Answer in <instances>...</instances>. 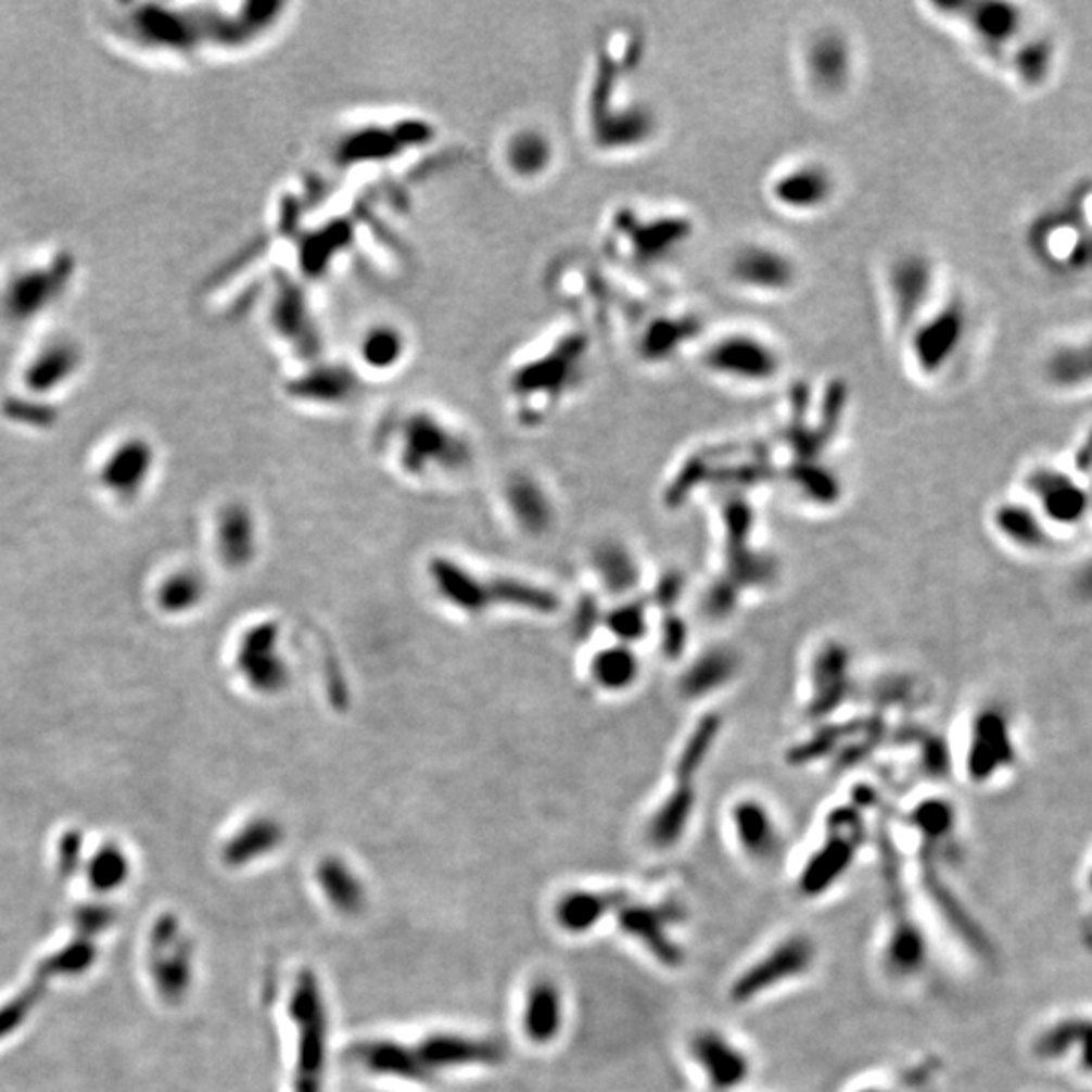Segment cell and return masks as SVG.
I'll return each instance as SVG.
<instances>
[{
  "label": "cell",
  "instance_id": "cell-11",
  "mask_svg": "<svg viewBox=\"0 0 1092 1092\" xmlns=\"http://www.w3.org/2000/svg\"><path fill=\"white\" fill-rule=\"evenodd\" d=\"M932 9L943 21L965 30L972 45L991 58H1000L1007 51L1024 27L1021 9L1010 2H941Z\"/></svg>",
  "mask_w": 1092,
  "mask_h": 1092
},
{
  "label": "cell",
  "instance_id": "cell-12",
  "mask_svg": "<svg viewBox=\"0 0 1092 1092\" xmlns=\"http://www.w3.org/2000/svg\"><path fill=\"white\" fill-rule=\"evenodd\" d=\"M690 1063L698 1068L712 1092H737L753 1075V1061L747 1049L716 1028H702L688 1040Z\"/></svg>",
  "mask_w": 1092,
  "mask_h": 1092
},
{
  "label": "cell",
  "instance_id": "cell-28",
  "mask_svg": "<svg viewBox=\"0 0 1092 1092\" xmlns=\"http://www.w3.org/2000/svg\"><path fill=\"white\" fill-rule=\"evenodd\" d=\"M635 658L625 650H611L597 653L593 660V678L606 688H623L634 682Z\"/></svg>",
  "mask_w": 1092,
  "mask_h": 1092
},
{
  "label": "cell",
  "instance_id": "cell-31",
  "mask_svg": "<svg viewBox=\"0 0 1092 1092\" xmlns=\"http://www.w3.org/2000/svg\"><path fill=\"white\" fill-rule=\"evenodd\" d=\"M856 1092H899L886 1084H872V1087H864V1089H858Z\"/></svg>",
  "mask_w": 1092,
  "mask_h": 1092
},
{
  "label": "cell",
  "instance_id": "cell-8",
  "mask_svg": "<svg viewBox=\"0 0 1092 1092\" xmlns=\"http://www.w3.org/2000/svg\"><path fill=\"white\" fill-rule=\"evenodd\" d=\"M765 199L775 213L812 219L834 205L840 182L831 166L813 156H796L777 164L765 180Z\"/></svg>",
  "mask_w": 1092,
  "mask_h": 1092
},
{
  "label": "cell",
  "instance_id": "cell-20",
  "mask_svg": "<svg viewBox=\"0 0 1092 1092\" xmlns=\"http://www.w3.org/2000/svg\"><path fill=\"white\" fill-rule=\"evenodd\" d=\"M429 571L433 585L442 593L443 599L461 611L480 613L492 606L490 581L478 579L458 562L437 559L431 562Z\"/></svg>",
  "mask_w": 1092,
  "mask_h": 1092
},
{
  "label": "cell",
  "instance_id": "cell-29",
  "mask_svg": "<svg viewBox=\"0 0 1092 1092\" xmlns=\"http://www.w3.org/2000/svg\"><path fill=\"white\" fill-rule=\"evenodd\" d=\"M1000 529L1019 545L1038 546L1042 543V524L1026 508H1002Z\"/></svg>",
  "mask_w": 1092,
  "mask_h": 1092
},
{
  "label": "cell",
  "instance_id": "cell-1",
  "mask_svg": "<svg viewBox=\"0 0 1092 1092\" xmlns=\"http://www.w3.org/2000/svg\"><path fill=\"white\" fill-rule=\"evenodd\" d=\"M642 45V35L630 27L609 30L597 45L585 91V128L591 147L601 154L642 150L658 134L653 110L632 89Z\"/></svg>",
  "mask_w": 1092,
  "mask_h": 1092
},
{
  "label": "cell",
  "instance_id": "cell-27",
  "mask_svg": "<svg viewBox=\"0 0 1092 1092\" xmlns=\"http://www.w3.org/2000/svg\"><path fill=\"white\" fill-rule=\"evenodd\" d=\"M508 503L520 524L529 531H543L548 524L550 506L545 492L529 478H517L508 487Z\"/></svg>",
  "mask_w": 1092,
  "mask_h": 1092
},
{
  "label": "cell",
  "instance_id": "cell-23",
  "mask_svg": "<svg viewBox=\"0 0 1092 1092\" xmlns=\"http://www.w3.org/2000/svg\"><path fill=\"white\" fill-rule=\"evenodd\" d=\"M623 897L613 892H595V890H579L567 894L557 909V916L562 929L571 932H585L593 929L599 920L609 913L620 909Z\"/></svg>",
  "mask_w": 1092,
  "mask_h": 1092
},
{
  "label": "cell",
  "instance_id": "cell-18",
  "mask_svg": "<svg viewBox=\"0 0 1092 1092\" xmlns=\"http://www.w3.org/2000/svg\"><path fill=\"white\" fill-rule=\"evenodd\" d=\"M152 464L154 452L147 442L132 440L122 443L102 466V484L119 500H132L147 486Z\"/></svg>",
  "mask_w": 1092,
  "mask_h": 1092
},
{
  "label": "cell",
  "instance_id": "cell-25",
  "mask_svg": "<svg viewBox=\"0 0 1092 1092\" xmlns=\"http://www.w3.org/2000/svg\"><path fill=\"white\" fill-rule=\"evenodd\" d=\"M562 1024L561 995L557 988L548 981L538 983L529 995L526 1007V1028L532 1040L548 1042L553 1040Z\"/></svg>",
  "mask_w": 1092,
  "mask_h": 1092
},
{
  "label": "cell",
  "instance_id": "cell-5",
  "mask_svg": "<svg viewBox=\"0 0 1092 1092\" xmlns=\"http://www.w3.org/2000/svg\"><path fill=\"white\" fill-rule=\"evenodd\" d=\"M386 440L397 447V459L405 472L426 475L456 472L470 464L472 443L443 415L417 407L386 419Z\"/></svg>",
  "mask_w": 1092,
  "mask_h": 1092
},
{
  "label": "cell",
  "instance_id": "cell-4",
  "mask_svg": "<svg viewBox=\"0 0 1092 1092\" xmlns=\"http://www.w3.org/2000/svg\"><path fill=\"white\" fill-rule=\"evenodd\" d=\"M969 316L961 297H935L894 337L902 367L920 381H935L957 360Z\"/></svg>",
  "mask_w": 1092,
  "mask_h": 1092
},
{
  "label": "cell",
  "instance_id": "cell-13",
  "mask_svg": "<svg viewBox=\"0 0 1092 1092\" xmlns=\"http://www.w3.org/2000/svg\"><path fill=\"white\" fill-rule=\"evenodd\" d=\"M676 909L668 902L651 904V902H632L621 904L620 925L627 937H632L637 945L650 951L651 957L668 967H676L682 961V949L674 941L672 929L678 923Z\"/></svg>",
  "mask_w": 1092,
  "mask_h": 1092
},
{
  "label": "cell",
  "instance_id": "cell-6",
  "mask_svg": "<svg viewBox=\"0 0 1092 1092\" xmlns=\"http://www.w3.org/2000/svg\"><path fill=\"white\" fill-rule=\"evenodd\" d=\"M698 367L719 383L759 389L775 383L785 367L782 346L753 328L704 334L696 346Z\"/></svg>",
  "mask_w": 1092,
  "mask_h": 1092
},
{
  "label": "cell",
  "instance_id": "cell-26",
  "mask_svg": "<svg viewBox=\"0 0 1092 1092\" xmlns=\"http://www.w3.org/2000/svg\"><path fill=\"white\" fill-rule=\"evenodd\" d=\"M207 585L196 571H177L166 576L156 591V604L168 615L187 613L201 606L205 599Z\"/></svg>",
  "mask_w": 1092,
  "mask_h": 1092
},
{
  "label": "cell",
  "instance_id": "cell-30",
  "mask_svg": "<svg viewBox=\"0 0 1092 1092\" xmlns=\"http://www.w3.org/2000/svg\"><path fill=\"white\" fill-rule=\"evenodd\" d=\"M280 838V829L276 824L271 822H266V820H259V822H253L245 829H241V834L237 836L233 843H231V856H237L239 860H243L250 854H264L269 848H274V843Z\"/></svg>",
  "mask_w": 1092,
  "mask_h": 1092
},
{
  "label": "cell",
  "instance_id": "cell-2",
  "mask_svg": "<svg viewBox=\"0 0 1092 1092\" xmlns=\"http://www.w3.org/2000/svg\"><path fill=\"white\" fill-rule=\"evenodd\" d=\"M694 225L684 208L621 203L606 217L601 245L613 266L644 276L678 259L696 236Z\"/></svg>",
  "mask_w": 1092,
  "mask_h": 1092
},
{
  "label": "cell",
  "instance_id": "cell-9",
  "mask_svg": "<svg viewBox=\"0 0 1092 1092\" xmlns=\"http://www.w3.org/2000/svg\"><path fill=\"white\" fill-rule=\"evenodd\" d=\"M817 961L812 937L793 932L769 947L751 961L731 983V1000L737 1005L753 1004L771 991L810 974Z\"/></svg>",
  "mask_w": 1092,
  "mask_h": 1092
},
{
  "label": "cell",
  "instance_id": "cell-3",
  "mask_svg": "<svg viewBox=\"0 0 1092 1092\" xmlns=\"http://www.w3.org/2000/svg\"><path fill=\"white\" fill-rule=\"evenodd\" d=\"M589 342L583 332H562L524 348L508 365V393L518 417L536 423L569 399L587 370Z\"/></svg>",
  "mask_w": 1092,
  "mask_h": 1092
},
{
  "label": "cell",
  "instance_id": "cell-22",
  "mask_svg": "<svg viewBox=\"0 0 1092 1092\" xmlns=\"http://www.w3.org/2000/svg\"><path fill=\"white\" fill-rule=\"evenodd\" d=\"M255 524L247 508L229 506L225 508L217 524V548L223 562L229 567H241L252 561L255 555Z\"/></svg>",
  "mask_w": 1092,
  "mask_h": 1092
},
{
  "label": "cell",
  "instance_id": "cell-10",
  "mask_svg": "<svg viewBox=\"0 0 1092 1092\" xmlns=\"http://www.w3.org/2000/svg\"><path fill=\"white\" fill-rule=\"evenodd\" d=\"M799 74L815 100H840L854 86L858 55L840 29H815L799 45Z\"/></svg>",
  "mask_w": 1092,
  "mask_h": 1092
},
{
  "label": "cell",
  "instance_id": "cell-17",
  "mask_svg": "<svg viewBox=\"0 0 1092 1092\" xmlns=\"http://www.w3.org/2000/svg\"><path fill=\"white\" fill-rule=\"evenodd\" d=\"M409 339L405 330L391 322L372 325L356 342L353 367L365 374H393L407 367Z\"/></svg>",
  "mask_w": 1092,
  "mask_h": 1092
},
{
  "label": "cell",
  "instance_id": "cell-21",
  "mask_svg": "<svg viewBox=\"0 0 1092 1092\" xmlns=\"http://www.w3.org/2000/svg\"><path fill=\"white\" fill-rule=\"evenodd\" d=\"M1033 494L1042 500L1049 520L1072 524L1087 508L1084 487L1058 472H1036L1030 480Z\"/></svg>",
  "mask_w": 1092,
  "mask_h": 1092
},
{
  "label": "cell",
  "instance_id": "cell-19",
  "mask_svg": "<svg viewBox=\"0 0 1092 1092\" xmlns=\"http://www.w3.org/2000/svg\"><path fill=\"white\" fill-rule=\"evenodd\" d=\"M503 158L512 177L520 180L543 178L553 170L555 144L543 130L522 128L506 138Z\"/></svg>",
  "mask_w": 1092,
  "mask_h": 1092
},
{
  "label": "cell",
  "instance_id": "cell-24",
  "mask_svg": "<svg viewBox=\"0 0 1092 1092\" xmlns=\"http://www.w3.org/2000/svg\"><path fill=\"white\" fill-rule=\"evenodd\" d=\"M1050 383L1063 389L1092 384V337L1063 344L1050 353L1044 365Z\"/></svg>",
  "mask_w": 1092,
  "mask_h": 1092
},
{
  "label": "cell",
  "instance_id": "cell-7",
  "mask_svg": "<svg viewBox=\"0 0 1092 1092\" xmlns=\"http://www.w3.org/2000/svg\"><path fill=\"white\" fill-rule=\"evenodd\" d=\"M726 280L751 300L779 302L798 290L801 267L798 257L777 241L751 239L728 257Z\"/></svg>",
  "mask_w": 1092,
  "mask_h": 1092
},
{
  "label": "cell",
  "instance_id": "cell-14",
  "mask_svg": "<svg viewBox=\"0 0 1092 1092\" xmlns=\"http://www.w3.org/2000/svg\"><path fill=\"white\" fill-rule=\"evenodd\" d=\"M278 627L257 625L237 646V668L245 682L259 693H278L288 682V665L278 646Z\"/></svg>",
  "mask_w": 1092,
  "mask_h": 1092
},
{
  "label": "cell",
  "instance_id": "cell-15",
  "mask_svg": "<svg viewBox=\"0 0 1092 1092\" xmlns=\"http://www.w3.org/2000/svg\"><path fill=\"white\" fill-rule=\"evenodd\" d=\"M363 377L353 365H314L310 369L295 370L288 381V395L314 407H342L358 395Z\"/></svg>",
  "mask_w": 1092,
  "mask_h": 1092
},
{
  "label": "cell",
  "instance_id": "cell-16",
  "mask_svg": "<svg viewBox=\"0 0 1092 1092\" xmlns=\"http://www.w3.org/2000/svg\"><path fill=\"white\" fill-rule=\"evenodd\" d=\"M733 834L740 852L759 866H771L782 856L783 838L775 817L763 803L740 801L733 808Z\"/></svg>",
  "mask_w": 1092,
  "mask_h": 1092
}]
</instances>
